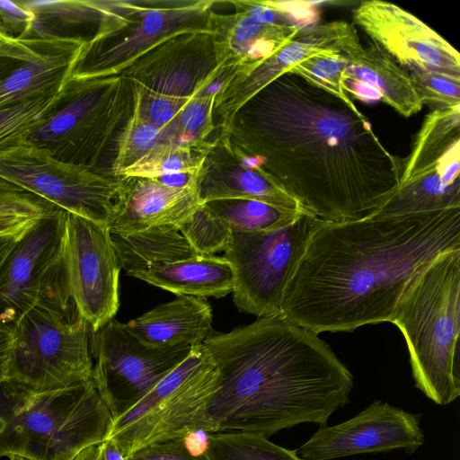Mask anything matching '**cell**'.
I'll return each instance as SVG.
<instances>
[{"instance_id":"1","label":"cell","mask_w":460,"mask_h":460,"mask_svg":"<svg viewBox=\"0 0 460 460\" xmlns=\"http://www.w3.org/2000/svg\"><path fill=\"white\" fill-rule=\"evenodd\" d=\"M218 135L323 221L369 217L399 183L402 159L351 99L291 70L248 100Z\"/></svg>"},{"instance_id":"2","label":"cell","mask_w":460,"mask_h":460,"mask_svg":"<svg viewBox=\"0 0 460 460\" xmlns=\"http://www.w3.org/2000/svg\"><path fill=\"white\" fill-rule=\"evenodd\" d=\"M460 249V208L322 221L284 292L279 317L316 334L391 322L411 280Z\"/></svg>"},{"instance_id":"3","label":"cell","mask_w":460,"mask_h":460,"mask_svg":"<svg viewBox=\"0 0 460 460\" xmlns=\"http://www.w3.org/2000/svg\"><path fill=\"white\" fill-rule=\"evenodd\" d=\"M203 345L217 373L203 433L268 438L301 423L323 426L349 401L353 376L330 346L279 316L209 334Z\"/></svg>"},{"instance_id":"4","label":"cell","mask_w":460,"mask_h":460,"mask_svg":"<svg viewBox=\"0 0 460 460\" xmlns=\"http://www.w3.org/2000/svg\"><path fill=\"white\" fill-rule=\"evenodd\" d=\"M392 323L402 332L417 388L439 405L460 394V249L429 263L400 298Z\"/></svg>"},{"instance_id":"5","label":"cell","mask_w":460,"mask_h":460,"mask_svg":"<svg viewBox=\"0 0 460 460\" xmlns=\"http://www.w3.org/2000/svg\"><path fill=\"white\" fill-rule=\"evenodd\" d=\"M111 422L93 379L52 391L0 382V457L72 460L84 447L102 442Z\"/></svg>"},{"instance_id":"6","label":"cell","mask_w":460,"mask_h":460,"mask_svg":"<svg viewBox=\"0 0 460 460\" xmlns=\"http://www.w3.org/2000/svg\"><path fill=\"white\" fill-rule=\"evenodd\" d=\"M134 109L133 86L121 75L70 77L28 142L60 161L118 178L114 164Z\"/></svg>"},{"instance_id":"7","label":"cell","mask_w":460,"mask_h":460,"mask_svg":"<svg viewBox=\"0 0 460 460\" xmlns=\"http://www.w3.org/2000/svg\"><path fill=\"white\" fill-rule=\"evenodd\" d=\"M7 379L34 391L92 380L91 329L66 290L43 296L13 328Z\"/></svg>"},{"instance_id":"8","label":"cell","mask_w":460,"mask_h":460,"mask_svg":"<svg viewBox=\"0 0 460 460\" xmlns=\"http://www.w3.org/2000/svg\"><path fill=\"white\" fill-rule=\"evenodd\" d=\"M212 0H111V13L84 46L71 75H121L142 56L184 33H213Z\"/></svg>"},{"instance_id":"9","label":"cell","mask_w":460,"mask_h":460,"mask_svg":"<svg viewBox=\"0 0 460 460\" xmlns=\"http://www.w3.org/2000/svg\"><path fill=\"white\" fill-rule=\"evenodd\" d=\"M217 376L203 343L192 346L180 364L112 420L106 438L126 458L147 445L201 432Z\"/></svg>"},{"instance_id":"10","label":"cell","mask_w":460,"mask_h":460,"mask_svg":"<svg viewBox=\"0 0 460 460\" xmlns=\"http://www.w3.org/2000/svg\"><path fill=\"white\" fill-rule=\"evenodd\" d=\"M460 208V106L431 111L401 160L399 183L373 216Z\"/></svg>"},{"instance_id":"11","label":"cell","mask_w":460,"mask_h":460,"mask_svg":"<svg viewBox=\"0 0 460 460\" xmlns=\"http://www.w3.org/2000/svg\"><path fill=\"white\" fill-rule=\"evenodd\" d=\"M322 221L303 212L278 229L233 232L224 257L234 270L233 300L240 311L258 318L279 316L287 285Z\"/></svg>"},{"instance_id":"12","label":"cell","mask_w":460,"mask_h":460,"mask_svg":"<svg viewBox=\"0 0 460 460\" xmlns=\"http://www.w3.org/2000/svg\"><path fill=\"white\" fill-rule=\"evenodd\" d=\"M0 177L66 212L109 226L121 176L65 163L27 142L0 153Z\"/></svg>"},{"instance_id":"13","label":"cell","mask_w":460,"mask_h":460,"mask_svg":"<svg viewBox=\"0 0 460 460\" xmlns=\"http://www.w3.org/2000/svg\"><path fill=\"white\" fill-rule=\"evenodd\" d=\"M191 348L149 347L114 319L91 332L92 379L112 420L142 399Z\"/></svg>"},{"instance_id":"14","label":"cell","mask_w":460,"mask_h":460,"mask_svg":"<svg viewBox=\"0 0 460 460\" xmlns=\"http://www.w3.org/2000/svg\"><path fill=\"white\" fill-rule=\"evenodd\" d=\"M62 254L73 302L94 332L119 306L121 266L109 226L65 211Z\"/></svg>"},{"instance_id":"15","label":"cell","mask_w":460,"mask_h":460,"mask_svg":"<svg viewBox=\"0 0 460 460\" xmlns=\"http://www.w3.org/2000/svg\"><path fill=\"white\" fill-rule=\"evenodd\" d=\"M64 213L55 207L39 218L18 238L0 266V321L12 329L66 277Z\"/></svg>"},{"instance_id":"16","label":"cell","mask_w":460,"mask_h":460,"mask_svg":"<svg viewBox=\"0 0 460 460\" xmlns=\"http://www.w3.org/2000/svg\"><path fill=\"white\" fill-rule=\"evenodd\" d=\"M87 41L13 37L0 29V109L61 91Z\"/></svg>"},{"instance_id":"17","label":"cell","mask_w":460,"mask_h":460,"mask_svg":"<svg viewBox=\"0 0 460 460\" xmlns=\"http://www.w3.org/2000/svg\"><path fill=\"white\" fill-rule=\"evenodd\" d=\"M420 420V415L376 400L344 422L323 426L295 452L301 460H332L394 449L412 454L424 443Z\"/></svg>"},{"instance_id":"18","label":"cell","mask_w":460,"mask_h":460,"mask_svg":"<svg viewBox=\"0 0 460 460\" xmlns=\"http://www.w3.org/2000/svg\"><path fill=\"white\" fill-rule=\"evenodd\" d=\"M229 65L233 64L221 58L213 33L193 32L174 36L159 44L121 75L152 93L191 99L200 94Z\"/></svg>"},{"instance_id":"19","label":"cell","mask_w":460,"mask_h":460,"mask_svg":"<svg viewBox=\"0 0 460 460\" xmlns=\"http://www.w3.org/2000/svg\"><path fill=\"white\" fill-rule=\"evenodd\" d=\"M352 19L408 73L440 71L460 75V55L445 39L402 7L362 1Z\"/></svg>"},{"instance_id":"20","label":"cell","mask_w":460,"mask_h":460,"mask_svg":"<svg viewBox=\"0 0 460 460\" xmlns=\"http://www.w3.org/2000/svg\"><path fill=\"white\" fill-rule=\"evenodd\" d=\"M357 36L354 27L344 21L318 23L300 29L267 59L235 65L232 77L216 95L214 125L220 132L226 130L236 111L270 82L314 54L326 50L342 52Z\"/></svg>"},{"instance_id":"21","label":"cell","mask_w":460,"mask_h":460,"mask_svg":"<svg viewBox=\"0 0 460 460\" xmlns=\"http://www.w3.org/2000/svg\"><path fill=\"white\" fill-rule=\"evenodd\" d=\"M195 188L201 204L216 199H241L304 211L261 169L247 165L242 153L219 135L210 141L197 171Z\"/></svg>"},{"instance_id":"22","label":"cell","mask_w":460,"mask_h":460,"mask_svg":"<svg viewBox=\"0 0 460 460\" xmlns=\"http://www.w3.org/2000/svg\"><path fill=\"white\" fill-rule=\"evenodd\" d=\"M201 205L195 184L172 189L155 178L121 176L109 228L124 234L176 226Z\"/></svg>"},{"instance_id":"23","label":"cell","mask_w":460,"mask_h":460,"mask_svg":"<svg viewBox=\"0 0 460 460\" xmlns=\"http://www.w3.org/2000/svg\"><path fill=\"white\" fill-rule=\"evenodd\" d=\"M212 310L202 297L179 296L125 324L142 343L153 348L200 345L211 332Z\"/></svg>"},{"instance_id":"24","label":"cell","mask_w":460,"mask_h":460,"mask_svg":"<svg viewBox=\"0 0 460 460\" xmlns=\"http://www.w3.org/2000/svg\"><path fill=\"white\" fill-rule=\"evenodd\" d=\"M347 60L346 79H353L376 91L382 102L403 117L419 112L423 102L410 74L376 43L362 45L358 37L342 52Z\"/></svg>"},{"instance_id":"25","label":"cell","mask_w":460,"mask_h":460,"mask_svg":"<svg viewBox=\"0 0 460 460\" xmlns=\"http://www.w3.org/2000/svg\"><path fill=\"white\" fill-rule=\"evenodd\" d=\"M293 25L262 24L246 13H214L212 31L221 58L228 64L249 65L261 62L288 41L299 30Z\"/></svg>"},{"instance_id":"26","label":"cell","mask_w":460,"mask_h":460,"mask_svg":"<svg viewBox=\"0 0 460 460\" xmlns=\"http://www.w3.org/2000/svg\"><path fill=\"white\" fill-rule=\"evenodd\" d=\"M134 278L179 296L223 297L232 293L234 270L224 256L199 255L153 267Z\"/></svg>"},{"instance_id":"27","label":"cell","mask_w":460,"mask_h":460,"mask_svg":"<svg viewBox=\"0 0 460 460\" xmlns=\"http://www.w3.org/2000/svg\"><path fill=\"white\" fill-rule=\"evenodd\" d=\"M21 3L34 16L31 29L24 36L73 38L88 42L111 13L110 0H29Z\"/></svg>"},{"instance_id":"28","label":"cell","mask_w":460,"mask_h":460,"mask_svg":"<svg viewBox=\"0 0 460 460\" xmlns=\"http://www.w3.org/2000/svg\"><path fill=\"white\" fill-rule=\"evenodd\" d=\"M111 238L121 269L133 278L155 266L199 256L174 225L150 227L132 234L111 232Z\"/></svg>"},{"instance_id":"29","label":"cell","mask_w":460,"mask_h":460,"mask_svg":"<svg viewBox=\"0 0 460 460\" xmlns=\"http://www.w3.org/2000/svg\"><path fill=\"white\" fill-rule=\"evenodd\" d=\"M203 205L235 233L278 229L291 224L304 212L285 209L253 199H216Z\"/></svg>"},{"instance_id":"30","label":"cell","mask_w":460,"mask_h":460,"mask_svg":"<svg viewBox=\"0 0 460 460\" xmlns=\"http://www.w3.org/2000/svg\"><path fill=\"white\" fill-rule=\"evenodd\" d=\"M203 452L208 460H301L295 451L270 442L253 432L206 433Z\"/></svg>"},{"instance_id":"31","label":"cell","mask_w":460,"mask_h":460,"mask_svg":"<svg viewBox=\"0 0 460 460\" xmlns=\"http://www.w3.org/2000/svg\"><path fill=\"white\" fill-rule=\"evenodd\" d=\"M209 144L193 146L171 141L159 142L140 160L125 169L120 176L155 178L175 172H196Z\"/></svg>"},{"instance_id":"32","label":"cell","mask_w":460,"mask_h":460,"mask_svg":"<svg viewBox=\"0 0 460 460\" xmlns=\"http://www.w3.org/2000/svg\"><path fill=\"white\" fill-rule=\"evenodd\" d=\"M59 93L0 109V153L29 141Z\"/></svg>"},{"instance_id":"33","label":"cell","mask_w":460,"mask_h":460,"mask_svg":"<svg viewBox=\"0 0 460 460\" xmlns=\"http://www.w3.org/2000/svg\"><path fill=\"white\" fill-rule=\"evenodd\" d=\"M199 255L224 252L233 232L202 204L188 218L176 225Z\"/></svg>"},{"instance_id":"34","label":"cell","mask_w":460,"mask_h":460,"mask_svg":"<svg viewBox=\"0 0 460 460\" xmlns=\"http://www.w3.org/2000/svg\"><path fill=\"white\" fill-rule=\"evenodd\" d=\"M164 129L145 119L136 108L127 124L119 142L114 164V175L121 172L145 156L156 144L163 140Z\"/></svg>"},{"instance_id":"35","label":"cell","mask_w":460,"mask_h":460,"mask_svg":"<svg viewBox=\"0 0 460 460\" xmlns=\"http://www.w3.org/2000/svg\"><path fill=\"white\" fill-rule=\"evenodd\" d=\"M346 69L347 60L341 52L326 50L302 60L290 70L347 100L349 96L345 90Z\"/></svg>"},{"instance_id":"36","label":"cell","mask_w":460,"mask_h":460,"mask_svg":"<svg viewBox=\"0 0 460 460\" xmlns=\"http://www.w3.org/2000/svg\"><path fill=\"white\" fill-rule=\"evenodd\" d=\"M409 74L423 104L431 111L460 106V75L440 71Z\"/></svg>"},{"instance_id":"37","label":"cell","mask_w":460,"mask_h":460,"mask_svg":"<svg viewBox=\"0 0 460 460\" xmlns=\"http://www.w3.org/2000/svg\"><path fill=\"white\" fill-rule=\"evenodd\" d=\"M131 84L135 93L136 108L140 115L164 132L190 100L157 94Z\"/></svg>"},{"instance_id":"38","label":"cell","mask_w":460,"mask_h":460,"mask_svg":"<svg viewBox=\"0 0 460 460\" xmlns=\"http://www.w3.org/2000/svg\"><path fill=\"white\" fill-rule=\"evenodd\" d=\"M55 207L0 177V217H40Z\"/></svg>"},{"instance_id":"39","label":"cell","mask_w":460,"mask_h":460,"mask_svg":"<svg viewBox=\"0 0 460 460\" xmlns=\"http://www.w3.org/2000/svg\"><path fill=\"white\" fill-rule=\"evenodd\" d=\"M188 437L147 445L126 457V460H208L203 451L195 453L188 446Z\"/></svg>"},{"instance_id":"40","label":"cell","mask_w":460,"mask_h":460,"mask_svg":"<svg viewBox=\"0 0 460 460\" xmlns=\"http://www.w3.org/2000/svg\"><path fill=\"white\" fill-rule=\"evenodd\" d=\"M262 1L269 7L283 14L292 25L298 28L309 27L320 23L319 3L317 2Z\"/></svg>"},{"instance_id":"41","label":"cell","mask_w":460,"mask_h":460,"mask_svg":"<svg viewBox=\"0 0 460 460\" xmlns=\"http://www.w3.org/2000/svg\"><path fill=\"white\" fill-rule=\"evenodd\" d=\"M34 16L21 1L0 0V29L13 37L24 36L31 29Z\"/></svg>"},{"instance_id":"42","label":"cell","mask_w":460,"mask_h":460,"mask_svg":"<svg viewBox=\"0 0 460 460\" xmlns=\"http://www.w3.org/2000/svg\"><path fill=\"white\" fill-rule=\"evenodd\" d=\"M228 3L235 10L246 13L260 23L292 25L283 14L266 5L263 1L234 0Z\"/></svg>"},{"instance_id":"43","label":"cell","mask_w":460,"mask_h":460,"mask_svg":"<svg viewBox=\"0 0 460 460\" xmlns=\"http://www.w3.org/2000/svg\"><path fill=\"white\" fill-rule=\"evenodd\" d=\"M13 341V330L0 321V382L7 379Z\"/></svg>"},{"instance_id":"44","label":"cell","mask_w":460,"mask_h":460,"mask_svg":"<svg viewBox=\"0 0 460 460\" xmlns=\"http://www.w3.org/2000/svg\"><path fill=\"white\" fill-rule=\"evenodd\" d=\"M40 217H0V236L19 234L31 227Z\"/></svg>"},{"instance_id":"45","label":"cell","mask_w":460,"mask_h":460,"mask_svg":"<svg viewBox=\"0 0 460 460\" xmlns=\"http://www.w3.org/2000/svg\"><path fill=\"white\" fill-rule=\"evenodd\" d=\"M197 171L164 174L155 179L168 188L182 189L195 184Z\"/></svg>"},{"instance_id":"46","label":"cell","mask_w":460,"mask_h":460,"mask_svg":"<svg viewBox=\"0 0 460 460\" xmlns=\"http://www.w3.org/2000/svg\"><path fill=\"white\" fill-rule=\"evenodd\" d=\"M98 460H126V458L111 439L105 438L99 444Z\"/></svg>"},{"instance_id":"47","label":"cell","mask_w":460,"mask_h":460,"mask_svg":"<svg viewBox=\"0 0 460 460\" xmlns=\"http://www.w3.org/2000/svg\"><path fill=\"white\" fill-rule=\"evenodd\" d=\"M23 233L19 234H7L0 236V266L2 265L4 260L5 259V257L7 256V254L9 253V252L11 251L18 238Z\"/></svg>"},{"instance_id":"48","label":"cell","mask_w":460,"mask_h":460,"mask_svg":"<svg viewBox=\"0 0 460 460\" xmlns=\"http://www.w3.org/2000/svg\"><path fill=\"white\" fill-rule=\"evenodd\" d=\"M99 444L82 449L72 460H98Z\"/></svg>"},{"instance_id":"49","label":"cell","mask_w":460,"mask_h":460,"mask_svg":"<svg viewBox=\"0 0 460 460\" xmlns=\"http://www.w3.org/2000/svg\"><path fill=\"white\" fill-rule=\"evenodd\" d=\"M8 457L10 460H32L31 458H27V457L16 456V455L9 456Z\"/></svg>"}]
</instances>
